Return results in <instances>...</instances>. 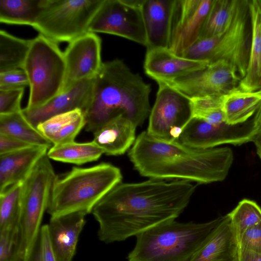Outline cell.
Masks as SVG:
<instances>
[{
  "mask_svg": "<svg viewBox=\"0 0 261 261\" xmlns=\"http://www.w3.org/2000/svg\"><path fill=\"white\" fill-rule=\"evenodd\" d=\"M137 126L123 116L108 122L93 133V141L108 155L124 154L136 140Z\"/></svg>",
  "mask_w": 261,
  "mask_h": 261,
  "instance_id": "7402d4cb",
  "label": "cell"
},
{
  "mask_svg": "<svg viewBox=\"0 0 261 261\" xmlns=\"http://www.w3.org/2000/svg\"><path fill=\"white\" fill-rule=\"evenodd\" d=\"M56 176L46 154L23 181L17 230L21 250L25 258L41 228Z\"/></svg>",
  "mask_w": 261,
  "mask_h": 261,
  "instance_id": "ba28073f",
  "label": "cell"
},
{
  "mask_svg": "<svg viewBox=\"0 0 261 261\" xmlns=\"http://www.w3.org/2000/svg\"><path fill=\"white\" fill-rule=\"evenodd\" d=\"M64 56L66 72L61 93L79 82L95 78L103 63L101 40L95 33L87 32L69 42Z\"/></svg>",
  "mask_w": 261,
  "mask_h": 261,
  "instance_id": "5bb4252c",
  "label": "cell"
},
{
  "mask_svg": "<svg viewBox=\"0 0 261 261\" xmlns=\"http://www.w3.org/2000/svg\"><path fill=\"white\" fill-rule=\"evenodd\" d=\"M223 97L207 95L191 98L193 117L203 119L214 124L225 122Z\"/></svg>",
  "mask_w": 261,
  "mask_h": 261,
  "instance_id": "1f68e13d",
  "label": "cell"
},
{
  "mask_svg": "<svg viewBox=\"0 0 261 261\" xmlns=\"http://www.w3.org/2000/svg\"><path fill=\"white\" fill-rule=\"evenodd\" d=\"M249 1H239L230 25L223 33L199 39L181 57L208 63L223 60L235 67L241 78L245 75L249 55L251 31Z\"/></svg>",
  "mask_w": 261,
  "mask_h": 261,
  "instance_id": "8992f818",
  "label": "cell"
},
{
  "mask_svg": "<svg viewBox=\"0 0 261 261\" xmlns=\"http://www.w3.org/2000/svg\"><path fill=\"white\" fill-rule=\"evenodd\" d=\"M196 189L192 182L150 179L120 182L94 207L98 237L106 244L123 241L163 222L176 219Z\"/></svg>",
  "mask_w": 261,
  "mask_h": 261,
  "instance_id": "6da1fadb",
  "label": "cell"
},
{
  "mask_svg": "<svg viewBox=\"0 0 261 261\" xmlns=\"http://www.w3.org/2000/svg\"><path fill=\"white\" fill-rule=\"evenodd\" d=\"M87 215L76 212L50 218L47 230L56 261H72Z\"/></svg>",
  "mask_w": 261,
  "mask_h": 261,
  "instance_id": "e0dca14e",
  "label": "cell"
},
{
  "mask_svg": "<svg viewBox=\"0 0 261 261\" xmlns=\"http://www.w3.org/2000/svg\"><path fill=\"white\" fill-rule=\"evenodd\" d=\"M122 178L120 169L108 163L88 168L73 167L56 176L47 212L51 217L76 212L91 213Z\"/></svg>",
  "mask_w": 261,
  "mask_h": 261,
  "instance_id": "5b68a950",
  "label": "cell"
},
{
  "mask_svg": "<svg viewBox=\"0 0 261 261\" xmlns=\"http://www.w3.org/2000/svg\"><path fill=\"white\" fill-rule=\"evenodd\" d=\"M82 112V110L77 109L54 116L39 124L37 128L52 143L65 126Z\"/></svg>",
  "mask_w": 261,
  "mask_h": 261,
  "instance_id": "e575fe53",
  "label": "cell"
},
{
  "mask_svg": "<svg viewBox=\"0 0 261 261\" xmlns=\"http://www.w3.org/2000/svg\"><path fill=\"white\" fill-rule=\"evenodd\" d=\"M158 83L159 88L150 112L147 132L163 141H178L193 118L191 99L166 83Z\"/></svg>",
  "mask_w": 261,
  "mask_h": 261,
  "instance_id": "30bf717a",
  "label": "cell"
},
{
  "mask_svg": "<svg viewBox=\"0 0 261 261\" xmlns=\"http://www.w3.org/2000/svg\"><path fill=\"white\" fill-rule=\"evenodd\" d=\"M241 80L234 67L220 60L165 83L191 99L207 95L224 96L237 89Z\"/></svg>",
  "mask_w": 261,
  "mask_h": 261,
  "instance_id": "7c38bea8",
  "label": "cell"
},
{
  "mask_svg": "<svg viewBox=\"0 0 261 261\" xmlns=\"http://www.w3.org/2000/svg\"><path fill=\"white\" fill-rule=\"evenodd\" d=\"M22 69L28 76L30 89L25 108L42 106L61 93L66 66L64 53L57 43L40 34L31 39Z\"/></svg>",
  "mask_w": 261,
  "mask_h": 261,
  "instance_id": "52a82bcc",
  "label": "cell"
},
{
  "mask_svg": "<svg viewBox=\"0 0 261 261\" xmlns=\"http://www.w3.org/2000/svg\"><path fill=\"white\" fill-rule=\"evenodd\" d=\"M49 149L46 146H31L0 154V193L23 182Z\"/></svg>",
  "mask_w": 261,
  "mask_h": 261,
  "instance_id": "ffe728a7",
  "label": "cell"
},
{
  "mask_svg": "<svg viewBox=\"0 0 261 261\" xmlns=\"http://www.w3.org/2000/svg\"><path fill=\"white\" fill-rule=\"evenodd\" d=\"M251 40L245 75L238 88L253 92L261 89V10L257 1H249Z\"/></svg>",
  "mask_w": 261,
  "mask_h": 261,
  "instance_id": "603a6c76",
  "label": "cell"
},
{
  "mask_svg": "<svg viewBox=\"0 0 261 261\" xmlns=\"http://www.w3.org/2000/svg\"><path fill=\"white\" fill-rule=\"evenodd\" d=\"M24 88L0 90V114H8L22 110L20 103Z\"/></svg>",
  "mask_w": 261,
  "mask_h": 261,
  "instance_id": "74e56055",
  "label": "cell"
},
{
  "mask_svg": "<svg viewBox=\"0 0 261 261\" xmlns=\"http://www.w3.org/2000/svg\"><path fill=\"white\" fill-rule=\"evenodd\" d=\"M17 227L0 230V261H25Z\"/></svg>",
  "mask_w": 261,
  "mask_h": 261,
  "instance_id": "d6a6232c",
  "label": "cell"
},
{
  "mask_svg": "<svg viewBox=\"0 0 261 261\" xmlns=\"http://www.w3.org/2000/svg\"><path fill=\"white\" fill-rule=\"evenodd\" d=\"M31 40L15 37L0 31V73L20 69L27 57Z\"/></svg>",
  "mask_w": 261,
  "mask_h": 261,
  "instance_id": "83f0119b",
  "label": "cell"
},
{
  "mask_svg": "<svg viewBox=\"0 0 261 261\" xmlns=\"http://www.w3.org/2000/svg\"><path fill=\"white\" fill-rule=\"evenodd\" d=\"M128 156L142 176L199 184L224 180L233 160L232 150L228 147L195 148L178 141L156 139L147 131L138 135Z\"/></svg>",
  "mask_w": 261,
  "mask_h": 261,
  "instance_id": "7a4b0ae2",
  "label": "cell"
},
{
  "mask_svg": "<svg viewBox=\"0 0 261 261\" xmlns=\"http://www.w3.org/2000/svg\"><path fill=\"white\" fill-rule=\"evenodd\" d=\"M224 216L204 223L169 220L136 237L128 261H189L206 241Z\"/></svg>",
  "mask_w": 261,
  "mask_h": 261,
  "instance_id": "277c9868",
  "label": "cell"
},
{
  "mask_svg": "<svg viewBox=\"0 0 261 261\" xmlns=\"http://www.w3.org/2000/svg\"><path fill=\"white\" fill-rule=\"evenodd\" d=\"M176 0H144L141 6L147 50L169 48Z\"/></svg>",
  "mask_w": 261,
  "mask_h": 261,
  "instance_id": "ac0fdd59",
  "label": "cell"
},
{
  "mask_svg": "<svg viewBox=\"0 0 261 261\" xmlns=\"http://www.w3.org/2000/svg\"><path fill=\"white\" fill-rule=\"evenodd\" d=\"M239 250L261 254V221L247 228L238 241Z\"/></svg>",
  "mask_w": 261,
  "mask_h": 261,
  "instance_id": "8d00e7d4",
  "label": "cell"
},
{
  "mask_svg": "<svg viewBox=\"0 0 261 261\" xmlns=\"http://www.w3.org/2000/svg\"><path fill=\"white\" fill-rule=\"evenodd\" d=\"M104 153L93 141L53 145L47 153L49 159L63 163L82 165L98 160Z\"/></svg>",
  "mask_w": 261,
  "mask_h": 261,
  "instance_id": "484cf974",
  "label": "cell"
},
{
  "mask_svg": "<svg viewBox=\"0 0 261 261\" xmlns=\"http://www.w3.org/2000/svg\"><path fill=\"white\" fill-rule=\"evenodd\" d=\"M31 146L33 145L10 136L0 134V154L14 152Z\"/></svg>",
  "mask_w": 261,
  "mask_h": 261,
  "instance_id": "ab89813d",
  "label": "cell"
},
{
  "mask_svg": "<svg viewBox=\"0 0 261 261\" xmlns=\"http://www.w3.org/2000/svg\"><path fill=\"white\" fill-rule=\"evenodd\" d=\"M28 86L29 79L22 69L0 73V90L24 88Z\"/></svg>",
  "mask_w": 261,
  "mask_h": 261,
  "instance_id": "f35d334b",
  "label": "cell"
},
{
  "mask_svg": "<svg viewBox=\"0 0 261 261\" xmlns=\"http://www.w3.org/2000/svg\"><path fill=\"white\" fill-rule=\"evenodd\" d=\"M23 182L14 184L0 193V230L18 226Z\"/></svg>",
  "mask_w": 261,
  "mask_h": 261,
  "instance_id": "f546056e",
  "label": "cell"
},
{
  "mask_svg": "<svg viewBox=\"0 0 261 261\" xmlns=\"http://www.w3.org/2000/svg\"><path fill=\"white\" fill-rule=\"evenodd\" d=\"M239 261H261V254L239 251Z\"/></svg>",
  "mask_w": 261,
  "mask_h": 261,
  "instance_id": "b9f144b4",
  "label": "cell"
},
{
  "mask_svg": "<svg viewBox=\"0 0 261 261\" xmlns=\"http://www.w3.org/2000/svg\"><path fill=\"white\" fill-rule=\"evenodd\" d=\"M43 0H0V22L32 27L42 9Z\"/></svg>",
  "mask_w": 261,
  "mask_h": 261,
  "instance_id": "4316f807",
  "label": "cell"
},
{
  "mask_svg": "<svg viewBox=\"0 0 261 261\" xmlns=\"http://www.w3.org/2000/svg\"><path fill=\"white\" fill-rule=\"evenodd\" d=\"M261 10V1H257Z\"/></svg>",
  "mask_w": 261,
  "mask_h": 261,
  "instance_id": "7bdbcfd3",
  "label": "cell"
},
{
  "mask_svg": "<svg viewBox=\"0 0 261 261\" xmlns=\"http://www.w3.org/2000/svg\"><path fill=\"white\" fill-rule=\"evenodd\" d=\"M261 103V89L243 91L238 88L223 97V111L226 123H243L255 114Z\"/></svg>",
  "mask_w": 261,
  "mask_h": 261,
  "instance_id": "cb8c5ba5",
  "label": "cell"
},
{
  "mask_svg": "<svg viewBox=\"0 0 261 261\" xmlns=\"http://www.w3.org/2000/svg\"><path fill=\"white\" fill-rule=\"evenodd\" d=\"M252 134V119L231 125L226 122L214 124L193 117L184 129L178 141L192 148L207 149L224 144L240 145L251 141Z\"/></svg>",
  "mask_w": 261,
  "mask_h": 261,
  "instance_id": "4fadbf2b",
  "label": "cell"
},
{
  "mask_svg": "<svg viewBox=\"0 0 261 261\" xmlns=\"http://www.w3.org/2000/svg\"><path fill=\"white\" fill-rule=\"evenodd\" d=\"M88 32L113 34L147 45L141 8L123 0H103L90 23Z\"/></svg>",
  "mask_w": 261,
  "mask_h": 261,
  "instance_id": "8fae6325",
  "label": "cell"
},
{
  "mask_svg": "<svg viewBox=\"0 0 261 261\" xmlns=\"http://www.w3.org/2000/svg\"><path fill=\"white\" fill-rule=\"evenodd\" d=\"M150 85L133 73L121 60L102 63L94 79L91 99L85 113V130L94 133L119 117L127 118L137 127L150 112Z\"/></svg>",
  "mask_w": 261,
  "mask_h": 261,
  "instance_id": "3957f363",
  "label": "cell"
},
{
  "mask_svg": "<svg viewBox=\"0 0 261 261\" xmlns=\"http://www.w3.org/2000/svg\"><path fill=\"white\" fill-rule=\"evenodd\" d=\"M103 0H43L33 27L58 43L70 42L88 32L90 23Z\"/></svg>",
  "mask_w": 261,
  "mask_h": 261,
  "instance_id": "9c48e42d",
  "label": "cell"
},
{
  "mask_svg": "<svg viewBox=\"0 0 261 261\" xmlns=\"http://www.w3.org/2000/svg\"><path fill=\"white\" fill-rule=\"evenodd\" d=\"M0 134L15 138L31 145L51 148L53 143L27 119L22 110L0 114Z\"/></svg>",
  "mask_w": 261,
  "mask_h": 261,
  "instance_id": "d4e9b609",
  "label": "cell"
},
{
  "mask_svg": "<svg viewBox=\"0 0 261 261\" xmlns=\"http://www.w3.org/2000/svg\"><path fill=\"white\" fill-rule=\"evenodd\" d=\"M238 2V0H213L199 39L213 37L225 32L231 23Z\"/></svg>",
  "mask_w": 261,
  "mask_h": 261,
  "instance_id": "f1b7e54d",
  "label": "cell"
},
{
  "mask_svg": "<svg viewBox=\"0 0 261 261\" xmlns=\"http://www.w3.org/2000/svg\"><path fill=\"white\" fill-rule=\"evenodd\" d=\"M238 241L249 227L261 221V208L254 201L244 199L227 214Z\"/></svg>",
  "mask_w": 261,
  "mask_h": 261,
  "instance_id": "4dcf8cb0",
  "label": "cell"
},
{
  "mask_svg": "<svg viewBox=\"0 0 261 261\" xmlns=\"http://www.w3.org/2000/svg\"><path fill=\"white\" fill-rule=\"evenodd\" d=\"M254 115L251 142L255 145L256 153L261 160V103Z\"/></svg>",
  "mask_w": 261,
  "mask_h": 261,
  "instance_id": "60d3db41",
  "label": "cell"
},
{
  "mask_svg": "<svg viewBox=\"0 0 261 261\" xmlns=\"http://www.w3.org/2000/svg\"><path fill=\"white\" fill-rule=\"evenodd\" d=\"M238 242L227 214L189 261H239Z\"/></svg>",
  "mask_w": 261,
  "mask_h": 261,
  "instance_id": "44dd1931",
  "label": "cell"
},
{
  "mask_svg": "<svg viewBox=\"0 0 261 261\" xmlns=\"http://www.w3.org/2000/svg\"><path fill=\"white\" fill-rule=\"evenodd\" d=\"M208 65L177 56L169 48H155L147 50L144 68L146 73L157 83H168Z\"/></svg>",
  "mask_w": 261,
  "mask_h": 261,
  "instance_id": "d6986e66",
  "label": "cell"
},
{
  "mask_svg": "<svg viewBox=\"0 0 261 261\" xmlns=\"http://www.w3.org/2000/svg\"><path fill=\"white\" fill-rule=\"evenodd\" d=\"M25 261H56L51 249L47 225L41 227Z\"/></svg>",
  "mask_w": 261,
  "mask_h": 261,
  "instance_id": "836d02e7",
  "label": "cell"
},
{
  "mask_svg": "<svg viewBox=\"0 0 261 261\" xmlns=\"http://www.w3.org/2000/svg\"><path fill=\"white\" fill-rule=\"evenodd\" d=\"M213 0H176L169 49L177 56L199 39Z\"/></svg>",
  "mask_w": 261,
  "mask_h": 261,
  "instance_id": "9a60e30c",
  "label": "cell"
},
{
  "mask_svg": "<svg viewBox=\"0 0 261 261\" xmlns=\"http://www.w3.org/2000/svg\"><path fill=\"white\" fill-rule=\"evenodd\" d=\"M86 124L85 114L82 112L70 121L58 134L52 142L53 145L74 142L76 136Z\"/></svg>",
  "mask_w": 261,
  "mask_h": 261,
  "instance_id": "d590c367",
  "label": "cell"
},
{
  "mask_svg": "<svg viewBox=\"0 0 261 261\" xmlns=\"http://www.w3.org/2000/svg\"><path fill=\"white\" fill-rule=\"evenodd\" d=\"M94 79L79 82L39 107L22 109L28 121L35 127L54 116L81 110L85 114L90 104Z\"/></svg>",
  "mask_w": 261,
  "mask_h": 261,
  "instance_id": "2e32d148",
  "label": "cell"
}]
</instances>
